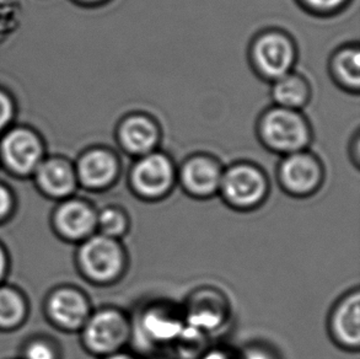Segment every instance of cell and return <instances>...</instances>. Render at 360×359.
Listing matches in <instances>:
<instances>
[{
  "instance_id": "1",
  "label": "cell",
  "mask_w": 360,
  "mask_h": 359,
  "mask_svg": "<svg viewBox=\"0 0 360 359\" xmlns=\"http://www.w3.org/2000/svg\"><path fill=\"white\" fill-rule=\"evenodd\" d=\"M256 134L262 146L281 158L309 149L314 137L311 123L302 111L276 105L259 115Z\"/></svg>"
},
{
  "instance_id": "2",
  "label": "cell",
  "mask_w": 360,
  "mask_h": 359,
  "mask_svg": "<svg viewBox=\"0 0 360 359\" xmlns=\"http://www.w3.org/2000/svg\"><path fill=\"white\" fill-rule=\"evenodd\" d=\"M269 194L271 182L261 166L246 160L224 166L218 196L228 208L251 213L264 206Z\"/></svg>"
},
{
  "instance_id": "3",
  "label": "cell",
  "mask_w": 360,
  "mask_h": 359,
  "mask_svg": "<svg viewBox=\"0 0 360 359\" xmlns=\"http://www.w3.org/2000/svg\"><path fill=\"white\" fill-rule=\"evenodd\" d=\"M248 56L253 73L272 83L294 70L299 52L292 34L284 30L269 27L253 36Z\"/></svg>"
},
{
  "instance_id": "4",
  "label": "cell",
  "mask_w": 360,
  "mask_h": 359,
  "mask_svg": "<svg viewBox=\"0 0 360 359\" xmlns=\"http://www.w3.org/2000/svg\"><path fill=\"white\" fill-rule=\"evenodd\" d=\"M131 194L146 203H159L177 186V165L165 151L158 149L136 158L127 174Z\"/></svg>"
},
{
  "instance_id": "5",
  "label": "cell",
  "mask_w": 360,
  "mask_h": 359,
  "mask_svg": "<svg viewBox=\"0 0 360 359\" xmlns=\"http://www.w3.org/2000/svg\"><path fill=\"white\" fill-rule=\"evenodd\" d=\"M88 278L98 284H116L129 270V255L122 240L95 234L86 239L79 253Z\"/></svg>"
},
{
  "instance_id": "6",
  "label": "cell",
  "mask_w": 360,
  "mask_h": 359,
  "mask_svg": "<svg viewBox=\"0 0 360 359\" xmlns=\"http://www.w3.org/2000/svg\"><path fill=\"white\" fill-rule=\"evenodd\" d=\"M276 179L284 194L297 199H311L323 187L326 169L321 158L310 149L282 156Z\"/></svg>"
},
{
  "instance_id": "7",
  "label": "cell",
  "mask_w": 360,
  "mask_h": 359,
  "mask_svg": "<svg viewBox=\"0 0 360 359\" xmlns=\"http://www.w3.org/2000/svg\"><path fill=\"white\" fill-rule=\"evenodd\" d=\"M131 316L116 306H108L94 313L84 324L85 345L103 358L126 350L131 342Z\"/></svg>"
},
{
  "instance_id": "8",
  "label": "cell",
  "mask_w": 360,
  "mask_h": 359,
  "mask_svg": "<svg viewBox=\"0 0 360 359\" xmlns=\"http://www.w3.org/2000/svg\"><path fill=\"white\" fill-rule=\"evenodd\" d=\"M133 320L131 342L146 348H162L175 344L185 327L182 311L165 303H153L141 309Z\"/></svg>"
},
{
  "instance_id": "9",
  "label": "cell",
  "mask_w": 360,
  "mask_h": 359,
  "mask_svg": "<svg viewBox=\"0 0 360 359\" xmlns=\"http://www.w3.org/2000/svg\"><path fill=\"white\" fill-rule=\"evenodd\" d=\"M224 165L217 156L195 153L177 166V186L190 199L208 201L219 194Z\"/></svg>"
},
{
  "instance_id": "10",
  "label": "cell",
  "mask_w": 360,
  "mask_h": 359,
  "mask_svg": "<svg viewBox=\"0 0 360 359\" xmlns=\"http://www.w3.org/2000/svg\"><path fill=\"white\" fill-rule=\"evenodd\" d=\"M327 335L338 350L358 353L360 350V288L353 286L337 299L328 311Z\"/></svg>"
},
{
  "instance_id": "11",
  "label": "cell",
  "mask_w": 360,
  "mask_h": 359,
  "mask_svg": "<svg viewBox=\"0 0 360 359\" xmlns=\"http://www.w3.org/2000/svg\"><path fill=\"white\" fill-rule=\"evenodd\" d=\"M230 313L231 308L224 293L205 286L192 291L182 315L187 325L210 335L229 320Z\"/></svg>"
},
{
  "instance_id": "12",
  "label": "cell",
  "mask_w": 360,
  "mask_h": 359,
  "mask_svg": "<svg viewBox=\"0 0 360 359\" xmlns=\"http://www.w3.org/2000/svg\"><path fill=\"white\" fill-rule=\"evenodd\" d=\"M161 138L160 123L146 112L127 113L116 130L118 146L134 159L160 149Z\"/></svg>"
},
{
  "instance_id": "13",
  "label": "cell",
  "mask_w": 360,
  "mask_h": 359,
  "mask_svg": "<svg viewBox=\"0 0 360 359\" xmlns=\"http://www.w3.org/2000/svg\"><path fill=\"white\" fill-rule=\"evenodd\" d=\"M121 174V160L110 149H94L84 154L79 161V179L89 189H110L116 184Z\"/></svg>"
},
{
  "instance_id": "14",
  "label": "cell",
  "mask_w": 360,
  "mask_h": 359,
  "mask_svg": "<svg viewBox=\"0 0 360 359\" xmlns=\"http://www.w3.org/2000/svg\"><path fill=\"white\" fill-rule=\"evenodd\" d=\"M332 82L347 94L360 92V49L358 44H342L328 58Z\"/></svg>"
},
{
  "instance_id": "15",
  "label": "cell",
  "mask_w": 360,
  "mask_h": 359,
  "mask_svg": "<svg viewBox=\"0 0 360 359\" xmlns=\"http://www.w3.org/2000/svg\"><path fill=\"white\" fill-rule=\"evenodd\" d=\"M271 84V99L276 106L302 111L311 101V84L305 75L292 70Z\"/></svg>"
},
{
  "instance_id": "16",
  "label": "cell",
  "mask_w": 360,
  "mask_h": 359,
  "mask_svg": "<svg viewBox=\"0 0 360 359\" xmlns=\"http://www.w3.org/2000/svg\"><path fill=\"white\" fill-rule=\"evenodd\" d=\"M3 151L9 165L20 172L32 170L41 156L39 141L26 131L13 132L5 139Z\"/></svg>"
},
{
  "instance_id": "17",
  "label": "cell",
  "mask_w": 360,
  "mask_h": 359,
  "mask_svg": "<svg viewBox=\"0 0 360 359\" xmlns=\"http://www.w3.org/2000/svg\"><path fill=\"white\" fill-rule=\"evenodd\" d=\"M96 220L98 213L84 202H69L57 215L59 229L73 239L90 238L96 229Z\"/></svg>"
},
{
  "instance_id": "18",
  "label": "cell",
  "mask_w": 360,
  "mask_h": 359,
  "mask_svg": "<svg viewBox=\"0 0 360 359\" xmlns=\"http://www.w3.org/2000/svg\"><path fill=\"white\" fill-rule=\"evenodd\" d=\"M51 311L59 324L70 329L84 326L90 316L88 301L74 291H58L51 303Z\"/></svg>"
},
{
  "instance_id": "19",
  "label": "cell",
  "mask_w": 360,
  "mask_h": 359,
  "mask_svg": "<svg viewBox=\"0 0 360 359\" xmlns=\"http://www.w3.org/2000/svg\"><path fill=\"white\" fill-rule=\"evenodd\" d=\"M39 181L49 194L63 196L73 191L75 175L72 168L64 161H49L39 172Z\"/></svg>"
},
{
  "instance_id": "20",
  "label": "cell",
  "mask_w": 360,
  "mask_h": 359,
  "mask_svg": "<svg viewBox=\"0 0 360 359\" xmlns=\"http://www.w3.org/2000/svg\"><path fill=\"white\" fill-rule=\"evenodd\" d=\"M96 228L100 230V234L108 238L122 240L131 232V215L124 207L111 204L98 213Z\"/></svg>"
},
{
  "instance_id": "21",
  "label": "cell",
  "mask_w": 360,
  "mask_h": 359,
  "mask_svg": "<svg viewBox=\"0 0 360 359\" xmlns=\"http://www.w3.org/2000/svg\"><path fill=\"white\" fill-rule=\"evenodd\" d=\"M300 9L315 18H333L341 14L353 0H295Z\"/></svg>"
},
{
  "instance_id": "22",
  "label": "cell",
  "mask_w": 360,
  "mask_h": 359,
  "mask_svg": "<svg viewBox=\"0 0 360 359\" xmlns=\"http://www.w3.org/2000/svg\"><path fill=\"white\" fill-rule=\"evenodd\" d=\"M22 313L24 306L19 296L8 289H0V325H13Z\"/></svg>"
},
{
  "instance_id": "23",
  "label": "cell",
  "mask_w": 360,
  "mask_h": 359,
  "mask_svg": "<svg viewBox=\"0 0 360 359\" xmlns=\"http://www.w3.org/2000/svg\"><path fill=\"white\" fill-rule=\"evenodd\" d=\"M239 359H282L272 346L264 342H251L243 346L240 353H236Z\"/></svg>"
},
{
  "instance_id": "24",
  "label": "cell",
  "mask_w": 360,
  "mask_h": 359,
  "mask_svg": "<svg viewBox=\"0 0 360 359\" xmlns=\"http://www.w3.org/2000/svg\"><path fill=\"white\" fill-rule=\"evenodd\" d=\"M197 359H238V355L223 347H208Z\"/></svg>"
},
{
  "instance_id": "25",
  "label": "cell",
  "mask_w": 360,
  "mask_h": 359,
  "mask_svg": "<svg viewBox=\"0 0 360 359\" xmlns=\"http://www.w3.org/2000/svg\"><path fill=\"white\" fill-rule=\"evenodd\" d=\"M27 359H53V353L49 346L34 344L27 351Z\"/></svg>"
},
{
  "instance_id": "26",
  "label": "cell",
  "mask_w": 360,
  "mask_h": 359,
  "mask_svg": "<svg viewBox=\"0 0 360 359\" xmlns=\"http://www.w3.org/2000/svg\"><path fill=\"white\" fill-rule=\"evenodd\" d=\"M11 116V105L9 100L0 94V130L5 126V123L9 121Z\"/></svg>"
},
{
  "instance_id": "27",
  "label": "cell",
  "mask_w": 360,
  "mask_h": 359,
  "mask_svg": "<svg viewBox=\"0 0 360 359\" xmlns=\"http://www.w3.org/2000/svg\"><path fill=\"white\" fill-rule=\"evenodd\" d=\"M349 156L353 165L356 166V169H359L360 163V141L359 133H356L349 146Z\"/></svg>"
},
{
  "instance_id": "28",
  "label": "cell",
  "mask_w": 360,
  "mask_h": 359,
  "mask_svg": "<svg viewBox=\"0 0 360 359\" xmlns=\"http://www.w3.org/2000/svg\"><path fill=\"white\" fill-rule=\"evenodd\" d=\"M9 203V194H6V191L3 187H0V215H3L8 210Z\"/></svg>"
},
{
  "instance_id": "29",
  "label": "cell",
  "mask_w": 360,
  "mask_h": 359,
  "mask_svg": "<svg viewBox=\"0 0 360 359\" xmlns=\"http://www.w3.org/2000/svg\"><path fill=\"white\" fill-rule=\"evenodd\" d=\"M103 359H141L138 355L131 353L129 351L123 350L117 353H113V355H108V357H103Z\"/></svg>"
},
{
  "instance_id": "30",
  "label": "cell",
  "mask_w": 360,
  "mask_h": 359,
  "mask_svg": "<svg viewBox=\"0 0 360 359\" xmlns=\"http://www.w3.org/2000/svg\"><path fill=\"white\" fill-rule=\"evenodd\" d=\"M3 270H4V256H3V253L0 251V276L3 273Z\"/></svg>"
},
{
  "instance_id": "31",
  "label": "cell",
  "mask_w": 360,
  "mask_h": 359,
  "mask_svg": "<svg viewBox=\"0 0 360 359\" xmlns=\"http://www.w3.org/2000/svg\"><path fill=\"white\" fill-rule=\"evenodd\" d=\"M85 1H89V3H101V1H105V0H85Z\"/></svg>"
},
{
  "instance_id": "32",
  "label": "cell",
  "mask_w": 360,
  "mask_h": 359,
  "mask_svg": "<svg viewBox=\"0 0 360 359\" xmlns=\"http://www.w3.org/2000/svg\"><path fill=\"white\" fill-rule=\"evenodd\" d=\"M154 359H174V358H170V357H156V358H154Z\"/></svg>"
}]
</instances>
